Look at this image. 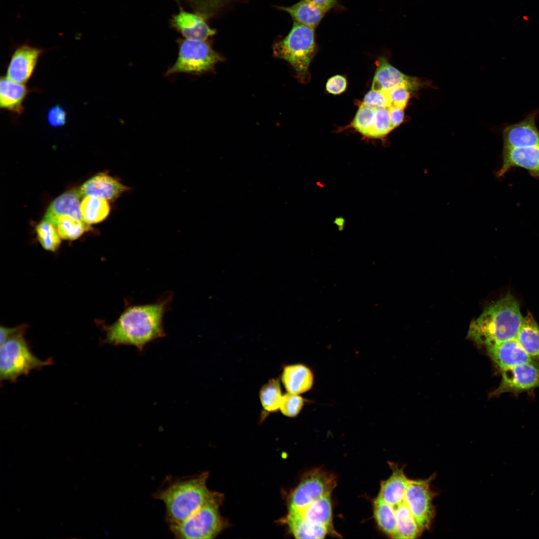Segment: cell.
I'll return each mask as SVG.
<instances>
[{"label": "cell", "mask_w": 539, "mask_h": 539, "mask_svg": "<svg viewBox=\"0 0 539 539\" xmlns=\"http://www.w3.org/2000/svg\"><path fill=\"white\" fill-rule=\"evenodd\" d=\"M172 295L144 304H127L117 319L104 327V342L132 345L140 351L152 341L165 335L163 319Z\"/></svg>", "instance_id": "1"}, {"label": "cell", "mask_w": 539, "mask_h": 539, "mask_svg": "<svg viewBox=\"0 0 539 539\" xmlns=\"http://www.w3.org/2000/svg\"><path fill=\"white\" fill-rule=\"evenodd\" d=\"M208 477L207 472L181 478L167 476L153 494L154 498L164 503L165 520L169 526L189 518L214 495L215 493L207 486Z\"/></svg>", "instance_id": "2"}, {"label": "cell", "mask_w": 539, "mask_h": 539, "mask_svg": "<svg viewBox=\"0 0 539 539\" xmlns=\"http://www.w3.org/2000/svg\"><path fill=\"white\" fill-rule=\"evenodd\" d=\"M523 320L518 301L509 293L471 322L468 338L486 348L515 339Z\"/></svg>", "instance_id": "3"}, {"label": "cell", "mask_w": 539, "mask_h": 539, "mask_svg": "<svg viewBox=\"0 0 539 539\" xmlns=\"http://www.w3.org/2000/svg\"><path fill=\"white\" fill-rule=\"evenodd\" d=\"M315 29L294 21L288 34L273 46L274 55L287 61L301 79L307 77L316 53Z\"/></svg>", "instance_id": "4"}, {"label": "cell", "mask_w": 539, "mask_h": 539, "mask_svg": "<svg viewBox=\"0 0 539 539\" xmlns=\"http://www.w3.org/2000/svg\"><path fill=\"white\" fill-rule=\"evenodd\" d=\"M24 328L8 339L0 349V379L15 381L22 375L32 370L40 369L52 364L51 358L42 360L31 351L24 338Z\"/></svg>", "instance_id": "5"}, {"label": "cell", "mask_w": 539, "mask_h": 539, "mask_svg": "<svg viewBox=\"0 0 539 539\" xmlns=\"http://www.w3.org/2000/svg\"><path fill=\"white\" fill-rule=\"evenodd\" d=\"M220 501V495L215 493L189 518L178 524L169 526L174 538L199 539L215 538L224 527L219 510Z\"/></svg>", "instance_id": "6"}, {"label": "cell", "mask_w": 539, "mask_h": 539, "mask_svg": "<svg viewBox=\"0 0 539 539\" xmlns=\"http://www.w3.org/2000/svg\"><path fill=\"white\" fill-rule=\"evenodd\" d=\"M220 59V56L205 41L186 39L179 43L177 60L166 75L203 73L213 69Z\"/></svg>", "instance_id": "7"}, {"label": "cell", "mask_w": 539, "mask_h": 539, "mask_svg": "<svg viewBox=\"0 0 539 539\" xmlns=\"http://www.w3.org/2000/svg\"><path fill=\"white\" fill-rule=\"evenodd\" d=\"M434 478L433 475L426 479L410 480L405 495L404 503L422 533L430 528L435 515L433 504L435 493L430 488Z\"/></svg>", "instance_id": "8"}, {"label": "cell", "mask_w": 539, "mask_h": 539, "mask_svg": "<svg viewBox=\"0 0 539 539\" xmlns=\"http://www.w3.org/2000/svg\"><path fill=\"white\" fill-rule=\"evenodd\" d=\"M335 484L334 477L327 472L315 469L308 472L290 495L289 512L298 511L321 497L330 495Z\"/></svg>", "instance_id": "9"}, {"label": "cell", "mask_w": 539, "mask_h": 539, "mask_svg": "<svg viewBox=\"0 0 539 539\" xmlns=\"http://www.w3.org/2000/svg\"><path fill=\"white\" fill-rule=\"evenodd\" d=\"M502 380L491 396L505 393H517L539 386V364L535 361L528 362L502 371Z\"/></svg>", "instance_id": "10"}, {"label": "cell", "mask_w": 539, "mask_h": 539, "mask_svg": "<svg viewBox=\"0 0 539 539\" xmlns=\"http://www.w3.org/2000/svg\"><path fill=\"white\" fill-rule=\"evenodd\" d=\"M44 50L29 44L15 48L8 64L6 76L15 82L25 84L31 77Z\"/></svg>", "instance_id": "11"}, {"label": "cell", "mask_w": 539, "mask_h": 539, "mask_svg": "<svg viewBox=\"0 0 539 539\" xmlns=\"http://www.w3.org/2000/svg\"><path fill=\"white\" fill-rule=\"evenodd\" d=\"M377 68L373 79L372 90L387 92L397 87H405L411 92L422 87L423 83L418 78L406 75L391 65L384 57L376 61Z\"/></svg>", "instance_id": "12"}, {"label": "cell", "mask_w": 539, "mask_h": 539, "mask_svg": "<svg viewBox=\"0 0 539 539\" xmlns=\"http://www.w3.org/2000/svg\"><path fill=\"white\" fill-rule=\"evenodd\" d=\"M536 117L534 112L521 122L506 127L503 133V149L539 146Z\"/></svg>", "instance_id": "13"}, {"label": "cell", "mask_w": 539, "mask_h": 539, "mask_svg": "<svg viewBox=\"0 0 539 539\" xmlns=\"http://www.w3.org/2000/svg\"><path fill=\"white\" fill-rule=\"evenodd\" d=\"M514 167L524 168L531 176L539 178V146L503 149L502 165L496 176L502 177Z\"/></svg>", "instance_id": "14"}, {"label": "cell", "mask_w": 539, "mask_h": 539, "mask_svg": "<svg viewBox=\"0 0 539 539\" xmlns=\"http://www.w3.org/2000/svg\"><path fill=\"white\" fill-rule=\"evenodd\" d=\"M128 190V188L118 180L104 173L91 177L77 189L81 198L94 196L110 201L116 200Z\"/></svg>", "instance_id": "15"}, {"label": "cell", "mask_w": 539, "mask_h": 539, "mask_svg": "<svg viewBox=\"0 0 539 539\" xmlns=\"http://www.w3.org/2000/svg\"><path fill=\"white\" fill-rule=\"evenodd\" d=\"M487 351L491 359L501 371L534 361L516 338L488 347Z\"/></svg>", "instance_id": "16"}, {"label": "cell", "mask_w": 539, "mask_h": 539, "mask_svg": "<svg viewBox=\"0 0 539 539\" xmlns=\"http://www.w3.org/2000/svg\"><path fill=\"white\" fill-rule=\"evenodd\" d=\"M172 24L187 39L205 41L215 33L202 17L183 10L173 17Z\"/></svg>", "instance_id": "17"}, {"label": "cell", "mask_w": 539, "mask_h": 539, "mask_svg": "<svg viewBox=\"0 0 539 539\" xmlns=\"http://www.w3.org/2000/svg\"><path fill=\"white\" fill-rule=\"evenodd\" d=\"M80 198L77 189L70 190L63 193L51 202L43 219L55 227L58 218L62 215H68L84 221L80 210Z\"/></svg>", "instance_id": "18"}, {"label": "cell", "mask_w": 539, "mask_h": 539, "mask_svg": "<svg viewBox=\"0 0 539 539\" xmlns=\"http://www.w3.org/2000/svg\"><path fill=\"white\" fill-rule=\"evenodd\" d=\"M392 473L389 478L383 481L379 496L385 502L396 509L404 503L409 482L404 474L403 468L391 464Z\"/></svg>", "instance_id": "19"}, {"label": "cell", "mask_w": 539, "mask_h": 539, "mask_svg": "<svg viewBox=\"0 0 539 539\" xmlns=\"http://www.w3.org/2000/svg\"><path fill=\"white\" fill-rule=\"evenodd\" d=\"M24 84L10 80L6 76L0 79V107L5 110L21 114L24 100L29 92Z\"/></svg>", "instance_id": "20"}, {"label": "cell", "mask_w": 539, "mask_h": 539, "mask_svg": "<svg viewBox=\"0 0 539 539\" xmlns=\"http://www.w3.org/2000/svg\"><path fill=\"white\" fill-rule=\"evenodd\" d=\"M281 380L287 392L299 395L312 388L314 376L311 369L305 365L295 364L284 367Z\"/></svg>", "instance_id": "21"}, {"label": "cell", "mask_w": 539, "mask_h": 539, "mask_svg": "<svg viewBox=\"0 0 539 539\" xmlns=\"http://www.w3.org/2000/svg\"><path fill=\"white\" fill-rule=\"evenodd\" d=\"M288 512L297 513L309 524L323 526L333 531L330 495L321 497L298 511Z\"/></svg>", "instance_id": "22"}, {"label": "cell", "mask_w": 539, "mask_h": 539, "mask_svg": "<svg viewBox=\"0 0 539 539\" xmlns=\"http://www.w3.org/2000/svg\"><path fill=\"white\" fill-rule=\"evenodd\" d=\"M279 8L287 12L294 21L315 28L327 12L311 0H300L290 6Z\"/></svg>", "instance_id": "23"}, {"label": "cell", "mask_w": 539, "mask_h": 539, "mask_svg": "<svg viewBox=\"0 0 539 539\" xmlns=\"http://www.w3.org/2000/svg\"><path fill=\"white\" fill-rule=\"evenodd\" d=\"M516 339L533 359L539 361V325L530 312L523 317Z\"/></svg>", "instance_id": "24"}, {"label": "cell", "mask_w": 539, "mask_h": 539, "mask_svg": "<svg viewBox=\"0 0 539 539\" xmlns=\"http://www.w3.org/2000/svg\"><path fill=\"white\" fill-rule=\"evenodd\" d=\"M286 523L291 534L297 539H323L330 532L325 527L309 524L295 512H288Z\"/></svg>", "instance_id": "25"}, {"label": "cell", "mask_w": 539, "mask_h": 539, "mask_svg": "<svg viewBox=\"0 0 539 539\" xmlns=\"http://www.w3.org/2000/svg\"><path fill=\"white\" fill-rule=\"evenodd\" d=\"M110 209L106 200L94 196L84 197L80 205L82 219L88 224L98 223L104 220L108 216Z\"/></svg>", "instance_id": "26"}, {"label": "cell", "mask_w": 539, "mask_h": 539, "mask_svg": "<svg viewBox=\"0 0 539 539\" xmlns=\"http://www.w3.org/2000/svg\"><path fill=\"white\" fill-rule=\"evenodd\" d=\"M396 530L395 539H413L422 534L410 510L404 503L396 509Z\"/></svg>", "instance_id": "27"}, {"label": "cell", "mask_w": 539, "mask_h": 539, "mask_svg": "<svg viewBox=\"0 0 539 539\" xmlns=\"http://www.w3.org/2000/svg\"><path fill=\"white\" fill-rule=\"evenodd\" d=\"M374 516L380 529L393 538L396 530L395 509L378 495L373 503Z\"/></svg>", "instance_id": "28"}, {"label": "cell", "mask_w": 539, "mask_h": 539, "mask_svg": "<svg viewBox=\"0 0 539 539\" xmlns=\"http://www.w3.org/2000/svg\"><path fill=\"white\" fill-rule=\"evenodd\" d=\"M56 227L61 239L71 241L77 239L91 230L88 223L68 215L60 216Z\"/></svg>", "instance_id": "29"}, {"label": "cell", "mask_w": 539, "mask_h": 539, "mask_svg": "<svg viewBox=\"0 0 539 539\" xmlns=\"http://www.w3.org/2000/svg\"><path fill=\"white\" fill-rule=\"evenodd\" d=\"M282 395L279 380L272 378L260 391V399L264 411L271 413L279 409Z\"/></svg>", "instance_id": "30"}, {"label": "cell", "mask_w": 539, "mask_h": 539, "mask_svg": "<svg viewBox=\"0 0 539 539\" xmlns=\"http://www.w3.org/2000/svg\"><path fill=\"white\" fill-rule=\"evenodd\" d=\"M35 230L37 239L44 249L53 252L59 249L61 238L54 226L42 219Z\"/></svg>", "instance_id": "31"}, {"label": "cell", "mask_w": 539, "mask_h": 539, "mask_svg": "<svg viewBox=\"0 0 539 539\" xmlns=\"http://www.w3.org/2000/svg\"><path fill=\"white\" fill-rule=\"evenodd\" d=\"M393 129L389 108L376 109L370 138H382Z\"/></svg>", "instance_id": "32"}, {"label": "cell", "mask_w": 539, "mask_h": 539, "mask_svg": "<svg viewBox=\"0 0 539 539\" xmlns=\"http://www.w3.org/2000/svg\"><path fill=\"white\" fill-rule=\"evenodd\" d=\"M375 109L360 105L352 123L355 130L367 137L370 138Z\"/></svg>", "instance_id": "33"}, {"label": "cell", "mask_w": 539, "mask_h": 539, "mask_svg": "<svg viewBox=\"0 0 539 539\" xmlns=\"http://www.w3.org/2000/svg\"><path fill=\"white\" fill-rule=\"evenodd\" d=\"M304 403L303 397L298 394L288 392L282 396L279 409L283 415L294 417L299 413Z\"/></svg>", "instance_id": "34"}, {"label": "cell", "mask_w": 539, "mask_h": 539, "mask_svg": "<svg viewBox=\"0 0 539 539\" xmlns=\"http://www.w3.org/2000/svg\"><path fill=\"white\" fill-rule=\"evenodd\" d=\"M361 105L374 109L390 107V101L386 92L372 89L365 95Z\"/></svg>", "instance_id": "35"}, {"label": "cell", "mask_w": 539, "mask_h": 539, "mask_svg": "<svg viewBox=\"0 0 539 539\" xmlns=\"http://www.w3.org/2000/svg\"><path fill=\"white\" fill-rule=\"evenodd\" d=\"M411 92L409 89L402 86L394 88L387 92L390 106L404 109L410 99Z\"/></svg>", "instance_id": "36"}, {"label": "cell", "mask_w": 539, "mask_h": 539, "mask_svg": "<svg viewBox=\"0 0 539 539\" xmlns=\"http://www.w3.org/2000/svg\"><path fill=\"white\" fill-rule=\"evenodd\" d=\"M47 119L49 124L51 127L59 128L65 124L67 114L62 107L59 105H56L49 109Z\"/></svg>", "instance_id": "37"}, {"label": "cell", "mask_w": 539, "mask_h": 539, "mask_svg": "<svg viewBox=\"0 0 539 539\" xmlns=\"http://www.w3.org/2000/svg\"><path fill=\"white\" fill-rule=\"evenodd\" d=\"M347 87L346 78L340 75H336L328 79L326 84L327 91L334 95L339 94L344 92Z\"/></svg>", "instance_id": "38"}, {"label": "cell", "mask_w": 539, "mask_h": 539, "mask_svg": "<svg viewBox=\"0 0 539 539\" xmlns=\"http://www.w3.org/2000/svg\"><path fill=\"white\" fill-rule=\"evenodd\" d=\"M27 328L25 324L20 325L14 327L0 326V345H2L8 339L15 335L21 330Z\"/></svg>", "instance_id": "39"}, {"label": "cell", "mask_w": 539, "mask_h": 539, "mask_svg": "<svg viewBox=\"0 0 539 539\" xmlns=\"http://www.w3.org/2000/svg\"><path fill=\"white\" fill-rule=\"evenodd\" d=\"M392 125L394 128L400 125L404 120V109L390 106L389 108Z\"/></svg>", "instance_id": "40"}, {"label": "cell", "mask_w": 539, "mask_h": 539, "mask_svg": "<svg viewBox=\"0 0 539 539\" xmlns=\"http://www.w3.org/2000/svg\"><path fill=\"white\" fill-rule=\"evenodd\" d=\"M195 3L201 7L213 8L227 0H193Z\"/></svg>", "instance_id": "41"}, {"label": "cell", "mask_w": 539, "mask_h": 539, "mask_svg": "<svg viewBox=\"0 0 539 539\" xmlns=\"http://www.w3.org/2000/svg\"><path fill=\"white\" fill-rule=\"evenodd\" d=\"M315 4L328 11L334 7L337 3V0H311Z\"/></svg>", "instance_id": "42"}]
</instances>
